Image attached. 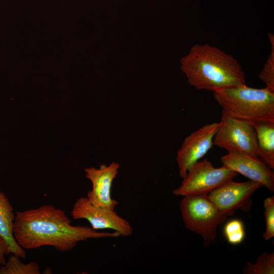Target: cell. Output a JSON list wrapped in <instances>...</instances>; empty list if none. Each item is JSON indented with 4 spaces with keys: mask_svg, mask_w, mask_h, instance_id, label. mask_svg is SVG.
<instances>
[{
    "mask_svg": "<svg viewBox=\"0 0 274 274\" xmlns=\"http://www.w3.org/2000/svg\"><path fill=\"white\" fill-rule=\"evenodd\" d=\"M13 233L24 249L52 246L60 252H68L89 239L116 238L117 231H98L86 226H74L64 210L45 204L38 208L17 211Z\"/></svg>",
    "mask_w": 274,
    "mask_h": 274,
    "instance_id": "obj_1",
    "label": "cell"
},
{
    "mask_svg": "<svg viewBox=\"0 0 274 274\" xmlns=\"http://www.w3.org/2000/svg\"><path fill=\"white\" fill-rule=\"evenodd\" d=\"M188 83L197 90L214 92L246 85L245 72L232 55L209 44H196L181 60Z\"/></svg>",
    "mask_w": 274,
    "mask_h": 274,
    "instance_id": "obj_2",
    "label": "cell"
},
{
    "mask_svg": "<svg viewBox=\"0 0 274 274\" xmlns=\"http://www.w3.org/2000/svg\"><path fill=\"white\" fill-rule=\"evenodd\" d=\"M222 112L249 122L274 121V91L265 87L255 88L246 85L213 92Z\"/></svg>",
    "mask_w": 274,
    "mask_h": 274,
    "instance_id": "obj_3",
    "label": "cell"
},
{
    "mask_svg": "<svg viewBox=\"0 0 274 274\" xmlns=\"http://www.w3.org/2000/svg\"><path fill=\"white\" fill-rule=\"evenodd\" d=\"M180 210L186 228L200 235L206 245L215 242L218 226L227 218L208 194L183 196Z\"/></svg>",
    "mask_w": 274,
    "mask_h": 274,
    "instance_id": "obj_4",
    "label": "cell"
},
{
    "mask_svg": "<svg viewBox=\"0 0 274 274\" xmlns=\"http://www.w3.org/2000/svg\"><path fill=\"white\" fill-rule=\"evenodd\" d=\"M237 173L223 165L215 167L207 159L194 164L182 178L181 185L173 191L176 196L208 194L225 183L233 180Z\"/></svg>",
    "mask_w": 274,
    "mask_h": 274,
    "instance_id": "obj_5",
    "label": "cell"
},
{
    "mask_svg": "<svg viewBox=\"0 0 274 274\" xmlns=\"http://www.w3.org/2000/svg\"><path fill=\"white\" fill-rule=\"evenodd\" d=\"M213 145L230 152L247 153L258 157L256 135L251 123L222 112Z\"/></svg>",
    "mask_w": 274,
    "mask_h": 274,
    "instance_id": "obj_6",
    "label": "cell"
},
{
    "mask_svg": "<svg viewBox=\"0 0 274 274\" xmlns=\"http://www.w3.org/2000/svg\"><path fill=\"white\" fill-rule=\"evenodd\" d=\"M73 219H85L95 230L111 229L119 232L121 236L129 237L132 234L133 228L126 219L115 211L93 205L87 197L77 199L71 211Z\"/></svg>",
    "mask_w": 274,
    "mask_h": 274,
    "instance_id": "obj_7",
    "label": "cell"
},
{
    "mask_svg": "<svg viewBox=\"0 0 274 274\" xmlns=\"http://www.w3.org/2000/svg\"><path fill=\"white\" fill-rule=\"evenodd\" d=\"M262 185L253 181L236 182L229 181L211 191L208 195L224 215L231 216L234 211L248 212L252 204L253 194Z\"/></svg>",
    "mask_w": 274,
    "mask_h": 274,
    "instance_id": "obj_8",
    "label": "cell"
},
{
    "mask_svg": "<svg viewBox=\"0 0 274 274\" xmlns=\"http://www.w3.org/2000/svg\"><path fill=\"white\" fill-rule=\"evenodd\" d=\"M219 125V122L206 124L185 139L177 156L181 178L212 148L214 137Z\"/></svg>",
    "mask_w": 274,
    "mask_h": 274,
    "instance_id": "obj_9",
    "label": "cell"
},
{
    "mask_svg": "<svg viewBox=\"0 0 274 274\" xmlns=\"http://www.w3.org/2000/svg\"><path fill=\"white\" fill-rule=\"evenodd\" d=\"M221 161L223 165L273 192V172L258 157L244 152H230L222 156Z\"/></svg>",
    "mask_w": 274,
    "mask_h": 274,
    "instance_id": "obj_10",
    "label": "cell"
},
{
    "mask_svg": "<svg viewBox=\"0 0 274 274\" xmlns=\"http://www.w3.org/2000/svg\"><path fill=\"white\" fill-rule=\"evenodd\" d=\"M120 167V164L112 162L109 165L101 164L84 169L86 177L92 183V189L87 193V197L91 203L99 207L115 210L118 201L111 196V187Z\"/></svg>",
    "mask_w": 274,
    "mask_h": 274,
    "instance_id": "obj_11",
    "label": "cell"
},
{
    "mask_svg": "<svg viewBox=\"0 0 274 274\" xmlns=\"http://www.w3.org/2000/svg\"><path fill=\"white\" fill-rule=\"evenodd\" d=\"M16 214L6 195L0 191V235L6 242L10 254L25 259L26 253L15 240L13 233Z\"/></svg>",
    "mask_w": 274,
    "mask_h": 274,
    "instance_id": "obj_12",
    "label": "cell"
},
{
    "mask_svg": "<svg viewBox=\"0 0 274 274\" xmlns=\"http://www.w3.org/2000/svg\"><path fill=\"white\" fill-rule=\"evenodd\" d=\"M256 135L258 157L271 169L274 168V121L250 122Z\"/></svg>",
    "mask_w": 274,
    "mask_h": 274,
    "instance_id": "obj_13",
    "label": "cell"
},
{
    "mask_svg": "<svg viewBox=\"0 0 274 274\" xmlns=\"http://www.w3.org/2000/svg\"><path fill=\"white\" fill-rule=\"evenodd\" d=\"M20 257L11 255L0 268V274H40L39 264L34 261L23 263Z\"/></svg>",
    "mask_w": 274,
    "mask_h": 274,
    "instance_id": "obj_14",
    "label": "cell"
},
{
    "mask_svg": "<svg viewBox=\"0 0 274 274\" xmlns=\"http://www.w3.org/2000/svg\"><path fill=\"white\" fill-rule=\"evenodd\" d=\"M243 272L245 274H273L274 252L262 253L255 263L248 262Z\"/></svg>",
    "mask_w": 274,
    "mask_h": 274,
    "instance_id": "obj_15",
    "label": "cell"
},
{
    "mask_svg": "<svg viewBox=\"0 0 274 274\" xmlns=\"http://www.w3.org/2000/svg\"><path fill=\"white\" fill-rule=\"evenodd\" d=\"M268 37L271 45L270 52L258 76L266 87L274 91V36L268 33Z\"/></svg>",
    "mask_w": 274,
    "mask_h": 274,
    "instance_id": "obj_16",
    "label": "cell"
},
{
    "mask_svg": "<svg viewBox=\"0 0 274 274\" xmlns=\"http://www.w3.org/2000/svg\"><path fill=\"white\" fill-rule=\"evenodd\" d=\"M223 232L228 242L232 245L242 243L245 236L244 224L238 219L228 221L224 225Z\"/></svg>",
    "mask_w": 274,
    "mask_h": 274,
    "instance_id": "obj_17",
    "label": "cell"
},
{
    "mask_svg": "<svg viewBox=\"0 0 274 274\" xmlns=\"http://www.w3.org/2000/svg\"><path fill=\"white\" fill-rule=\"evenodd\" d=\"M266 229L263 237L266 241L274 236V197H269L264 200Z\"/></svg>",
    "mask_w": 274,
    "mask_h": 274,
    "instance_id": "obj_18",
    "label": "cell"
},
{
    "mask_svg": "<svg viewBox=\"0 0 274 274\" xmlns=\"http://www.w3.org/2000/svg\"><path fill=\"white\" fill-rule=\"evenodd\" d=\"M8 245L4 239L0 235V265L6 262L5 256L9 254Z\"/></svg>",
    "mask_w": 274,
    "mask_h": 274,
    "instance_id": "obj_19",
    "label": "cell"
},
{
    "mask_svg": "<svg viewBox=\"0 0 274 274\" xmlns=\"http://www.w3.org/2000/svg\"><path fill=\"white\" fill-rule=\"evenodd\" d=\"M44 272H46L44 273H52V270L50 268H46L44 270Z\"/></svg>",
    "mask_w": 274,
    "mask_h": 274,
    "instance_id": "obj_20",
    "label": "cell"
}]
</instances>
